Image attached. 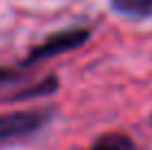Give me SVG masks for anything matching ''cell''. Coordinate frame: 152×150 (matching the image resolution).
<instances>
[{
	"label": "cell",
	"mask_w": 152,
	"mask_h": 150,
	"mask_svg": "<svg viewBox=\"0 0 152 150\" xmlns=\"http://www.w3.org/2000/svg\"><path fill=\"white\" fill-rule=\"evenodd\" d=\"M88 38H91V29H84V27H73V29L57 31V33L49 35L46 40H42L40 44H35L27 53V58H24L22 64L31 66V64H38V62L51 60V58H55V55L75 51V49H80L82 44H86Z\"/></svg>",
	"instance_id": "6da1fadb"
},
{
	"label": "cell",
	"mask_w": 152,
	"mask_h": 150,
	"mask_svg": "<svg viewBox=\"0 0 152 150\" xmlns=\"http://www.w3.org/2000/svg\"><path fill=\"white\" fill-rule=\"evenodd\" d=\"M53 110L51 108H24V110H11L0 113V141H11V139L29 137L38 132L46 121L51 119Z\"/></svg>",
	"instance_id": "7a4b0ae2"
},
{
	"label": "cell",
	"mask_w": 152,
	"mask_h": 150,
	"mask_svg": "<svg viewBox=\"0 0 152 150\" xmlns=\"http://www.w3.org/2000/svg\"><path fill=\"white\" fill-rule=\"evenodd\" d=\"M110 9L126 18H152V0H110Z\"/></svg>",
	"instance_id": "3957f363"
},
{
	"label": "cell",
	"mask_w": 152,
	"mask_h": 150,
	"mask_svg": "<svg viewBox=\"0 0 152 150\" xmlns=\"http://www.w3.org/2000/svg\"><path fill=\"white\" fill-rule=\"evenodd\" d=\"M86 150H134V141L124 132H108V135H102Z\"/></svg>",
	"instance_id": "277c9868"
},
{
	"label": "cell",
	"mask_w": 152,
	"mask_h": 150,
	"mask_svg": "<svg viewBox=\"0 0 152 150\" xmlns=\"http://www.w3.org/2000/svg\"><path fill=\"white\" fill-rule=\"evenodd\" d=\"M20 75V71H13V69H0V84L2 82H11Z\"/></svg>",
	"instance_id": "5b68a950"
}]
</instances>
